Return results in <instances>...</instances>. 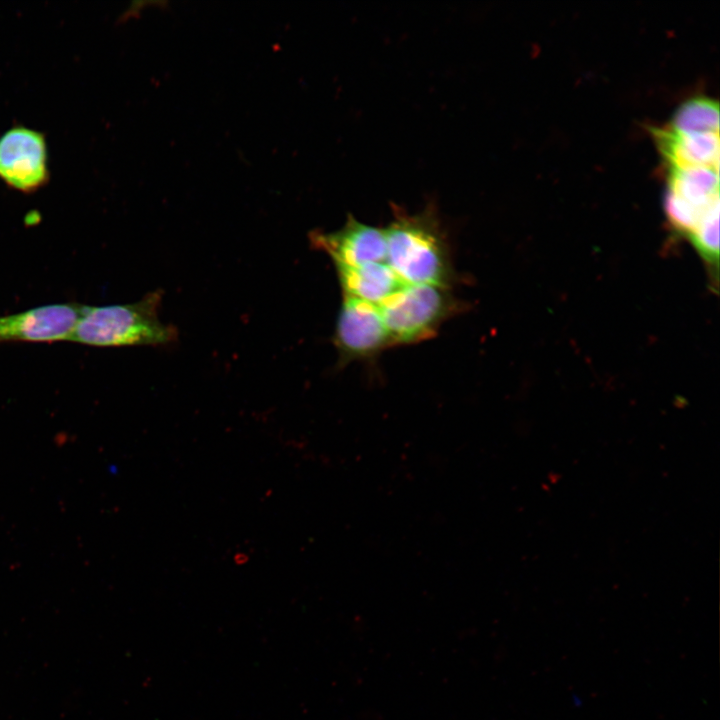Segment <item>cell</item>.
Returning a JSON list of instances; mask_svg holds the SVG:
<instances>
[{"label": "cell", "mask_w": 720, "mask_h": 720, "mask_svg": "<svg viewBox=\"0 0 720 720\" xmlns=\"http://www.w3.org/2000/svg\"><path fill=\"white\" fill-rule=\"evenodd\" d=\"M393 211L384 228L386 263L404 284L450 288L457 276L436 209L430 205L415 214L397 207Z\"/></svg>", "instance_id": "6da1fadb"}, {"label": "cell", "mask_w": 720, "mask_h": 720, "mask_svg": "<svg viewBox=\"0 0 720 720\" xmlns=\"http://www.w3.org/2000/svg\"><path fill=\"white\" fill-rule=\"evenodd\" d=\"M163 294L149 292L130 304L83 306L69 341L96 347L162 346L178 337L175 326L159 319Z\"/></svg>", "instance_id": "7a4b0ae2"}, {"label": "cell", "mask_w": 720, "mask_h": 720, "mask_svg": "<svg viewBox=\"0 0 720 720\" xmlns=\"http://www.w3.org/2000/svg\"><path fill=\"white\" fill-rule=\"evenodd\" d=\"M450 288L404 284L379 307L391 345H409L435 336L441 325L463 310Z\"/></svg>", "instance_id": "3957f363"}, {"label": "cell", "mask_w": 720, "mask_h": 720, "mask_svg": "<svg viewBox=\"0 0 720 720\" xmlns=\"http://www.w3.org/2000/svg\"><path fill=\"white\" fill-rule=\"evenodd\" d=\"M45 135L26 126H13L0 136V180L24 194L34 193L49 181Z\"/></svg>", "instance_id": "277c9868"}, {"label": "cell", "mask_w": 720, "mask_h": 720, "mask_svg": "<svg viewBox=\"0 0 720 720\" xmlns=\"http://www.w3.org/2000/svg\"><path fill=\"white\" fill-rule=\"evenodd\" d=\"M333 343L341 364L374 357L391 347L380 307L343 296Z\"/></svg>", "instance_id": "5b68a950"}, {"label": "cell", "mask_w": 720, "mask_h": 720, "mask_svg": "<svg viewBox=\"0 0 720 720\" xmlns=\"http://www.w3.org/2000/svg\"><path fill=\"white\" fill-rule=\"evenodd\" d=\"M310 241L314 248L325 252L332 259L335 267L386 262L384 229L360 222L351 215L336 231L312 232Z\"/></svg>", "instance_id": "8992f818"}, {"label": "cell", "mask_w": 720, "mask_h": 720, "mask_svg": "<svg viewBox=\"0 0 720 720\" xmlns=\"http://www.w3.org/2000/svg\"><path fill=\"white\" fill-rule=\"evenodd\" d=\"M83 306L51 304L0 316V343L69 341Z\"/></svg>", "instance_id": "52a82bcc"}, {"label": "cell", "mask_w": 720, "mask_h": 720, "mask_svg": "<svg viewBox=\"0 0 720 720\" xmlns=\"http://www.w3.org/2000/svg\"><path fill=\"white\" fill-rule=\"evenodd\" d=\"M343 296L380 306L404 283L386 262L336 267Z\"/></svg>", "instance_id": "ba28073f"}, {"label": "cell", "mask_w": 720, "mask_h": 720, "mask_svg": "<svg viewBox=\"0 0 720 720\" xmlns=\"http://www.w3.org/2000/svg\"><path fill=\"white\" fill-rule=\"evenodd\" d=\"M662 152L671 166L719 167L718 133L656 132Z\"/></svg>", "instance_id": "9c48e42d"}, {"label": "cell", "mask_w": 720, "mask_h": 720, "mask_svg": "<svg viewBox=\"0 0 720 720\" xmlns=\"http://www.w3.org/2000/svg\"><path fill=\"white\" fill-rule=\"evenodd\" d=\"M669 188L699 210L719 203V173L714 166H671Z\"/></svg>", "instance_id": "30bf717a"}, {"label": "cell", "mask_w": 720, "mask_h": 720, "mask_svg": "<svg viewBox=\"0 0 720 720\" xmlns=\"http://www.w3.org/2000/svg\"><path fill=\"white\" fill-rule=\"evenodd\" d=\"M670 129L680 133H718V104L703 97L683 103L674 114Z\"/></svg>", "instance_id": "8fae6325"}, {"label": "cell", "mask_w": 720, "mask_h": 720, "mask_svg": "<svg viewBox=\"0 0 720 720\" xmlns=\"http://www.w3.org/2000/svg\"><path fill=\"white\" fill-rule=\"evenodd\" d=\"M718 207L719 203L707 211L699 210L670 189L667 190L664 199V209L670 224L678 233L685 235L688 239L705 217Z\"/></svg>", "instance_id": "7c38bea8"}, {"label": "cell", "mask_w": 720, "mask_h": 720, "mask_svg": "<svg viewBox=\"0 0 720 720\" xmlns=\"http://www.w3.org/2000/svg\"><path fill=\"white\" fill-rule=\"evenodd\" d=\"M689 240L705 264L717 276L719 263V207L712 210Z\"/></svg>", "instance_id": "4fadbf2b"}]
</instances>
